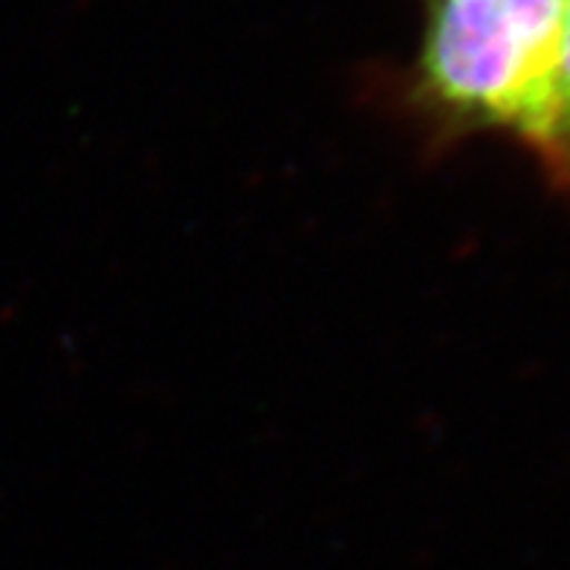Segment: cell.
<instances>
[{"mask_svg": "<svg viewBox=\"0 0 570 570\" xmlns=\"http://www.w3.org/2000/svg\"><path fill=\"white\" fill-rule=\"evenodd\" d=\"M570 0H420V41L400 101L432 145L510 134L548 114Z\"/></svg>", "mask_w": 570, "mask_h": 570, "instance_id": "6da1fadb", "label": "cell"}, {"mask_svg": "<svg viewBox=\"0 0 570 570\" xmlns=\"http://www.w3.org/2000/svg\"><path fill=\"white\" fill-rule=\"evenodd\" d=\"M524 148L533 154L553 186L570 191V14L548 114Z\"/></svg>", "mask_w": 570, "mask_h": 570, "instance_id": "7a4b0ae2", "label": "cell"}]
</instances>
